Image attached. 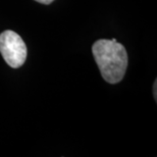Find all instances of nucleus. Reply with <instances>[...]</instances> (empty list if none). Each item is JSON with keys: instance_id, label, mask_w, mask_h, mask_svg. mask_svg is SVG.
<instances>
[{"instance_id": "1", "label": "nucleus", "mask_w": 157, "mask_h": 157, "mask_svg": "<svg viewBox=\"0 0 157 157\" xmlns=\"http://www.w3.org/2000/svg\"><path fill=\"white\" fill-rule=\"evenodd\" d=\"M92 52L101 76L107 83L117 84L124 78L128 67V53L117 39L96 41Z\"/></svg>"}, {"instance_id": "2", "label": "nucleus", "mask_w": 157, "mask_h": 157, "mask_svg": "<svg viewBox=\"0 0 157 157\" xmlns=\"http://www.w3.org/2000/svg\"><path fill=\"white\" fill-rule=\"evenodd\" d=\"M0 53L9 67L18 68L27 59L26 43L18 34L6 30L0 34Z\"/></svg>"}, {"instance_id": "3", "label": "nucleus", "mask_w": 157, "mask_h": 157, "mask_svg": "<svg viewBox=\"0 0 157 157\" xmlns=\"http://www.w3.org/2000/svg\"><path fill=\"white\" fill-rule=\"evenodd\" d=\"M35 1L42 3V4H50V3H52L54 0H35Z\"/></svg>"}, {"instance_id": "4", "label": "nucleus", "mask_w": 157, "mask_h": 157, "mask_svg": "<svg viewBox=\"0 0 157 157\" xmlns=\"http://www.w3.org/2000/svg\"><path fill=\"white\" fill-rule=\"evenodd\" d=\"M156 83L157 82L155 81V83H154V97H155V99H157V97H156V95H157V93H156Z\"/></svg>"}]
</instances>
